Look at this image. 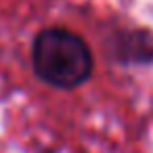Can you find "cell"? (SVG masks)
<instances>
[{"instance_id": "6da1fadb", "label": "cell", "mask_w": 153, "mask_h": 153, "mask_svg": "<svg viewBox=\"0 0 153 153\" xmlns=\"http://www.w3.org/2000/svg\"><path fill=\"white\" fill-rule=\"evenodd\" d=\"M32 69L40 82L59 90L86 84L94 71L88 42L67 27H44L32 42Z\"/></svg>"}, {"instance_id": "7a4b0ae2", "label": "cell", "mask_w": 153, "mask_h": 153, "mask_svg": "<svg viewBox=\"0 0 153 153\" xmlns=\"http://www.w3.org/2000/svg\"><path fill=\"white\" fill-rule=\"evenodd\" d=\"M107 55L113 63L151 65L153 63V34L149 30H115L107 38Z\"/></svg>"}]
</instances>
